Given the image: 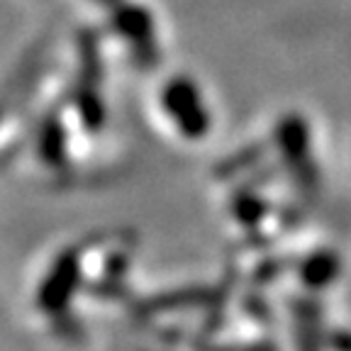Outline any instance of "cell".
<instances>
[{"label": "cell", "instance_id": "1", "mask_svg": "<svg viewBox=\"0 0 351 351\" xmlns=\"http://www.w3.org/2000/svg\"><path fill=\"white\" fill-rule=\"evenodd\" d=\"M337 276V256L335 254H317L310 256L302 266V280L307 285H324Z\"/></svg>", "mask_w": 351, "mask_h": 351}]
</instances>
